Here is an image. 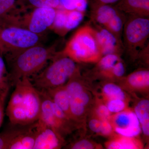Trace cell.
Wrapping results in <instances>:
<instances>
[{"label": "cell", "instance_id": "obj_1", "mask_svg": "<svg viewBox=\"0 0 149 149\" xmlns=\"http://www.w3.org/2000/svg\"><path fill=\"white\" fill-rule=\"evenodd\" d=\"M14 87L6 110L11 124L26 125L35 123L39 119L41 110L40 91L27 77L19 80Z\"/></svg>", "mask_w": 149, "mask_h": 149}, {"label": "cell", "instance_id": "obj_2", "mask_svg": "<svg viewBox=\"0 0 149 149\" xmlns=\"http://www.w3.org/2000/svg\"><path fill=\"white\" fill-rule=\"evenodd\" d=\"M55 46L38 45L16 52L3 54L5 58L11 85L24 77L30 78L40 72L55 56Z\"/></svg>", "mask_w": 149, "mask_h": 149}, {"label": "cell", "instance_id": "obj_3", "mask_svg": "<svg viewBox=\"0 0 149 149\" xmlns=\"http://www.w3.org/2000/svg\"><path fill=\"white\" fill-rule=\"evenodd\" d=\"M53 58V61L40 72L29 78L38 91H46L64 85L76 71L73 60L63 54Z\"/></svg>", "mask_w": 149, "mask_h": 149}, {"label": "cell", "instance_id": "obj_4", "mask_svg": "<svg viewBox=\"0 0 149 149\" xmlns=\"http://www.w3.org/2000/svg\"><path fill=\"white\" fill-rule=\"evenodd\" d=\"M63 54L74 61L96 62L102 55L95 29L86 25L78 29L67 44Z\"/></svg>", "mask_w": 149, "mask_h": 149}, {"label": "cell", "instance_id": "obj_5", "mask_svg": "<svg viewBox=\"0 0 149 149\" xmlns=\"http://www.w3.org/2000/svg\"><path fill=\"white\" fill-rule=\"evenodd\" d=\"M1 27L0 51L3 54L20 52L41 45V35L24 27L15 25Z\"/></svg>", "mask_w": 149, "mask_h": 149}, {"label": "cell", "instance_id": "obj_6", "mask_svg": "<svg viewBox=\"0 0 149 149\" xmlns=\"http://www.w3.org/2000/svg\"><path fill=\"white\" fill-rule=\"evenodd\" d=\"M125 21L123 26L124 48L132 54H138L146 48L149 37V17L134 15Z\"/></svg>", "mask_w": 149, "mask_h": 149}, {"label": "cell", "instance_id": "obj_7", "mask_svg": "<svg viewBox=\"0 0 149 149\" xmlns=\"http://www.w3.org/2000/svg\"><path fill=\"white\" fill-rule=\"evenodd\" d=\"M56 9L51 8H37L23 17L20 27L40 35L52 27Z\"/></svg>", "mask_w": 149, "mask_h": 149}, {"label": "cell", "instance_id": "obj_8", "mask_svg": "<svg viewBox=\"0 0 149 149\" xmlns=\"http://www.w3.org/2000/svg\"><path fill=\"white\" fill-rule=\"evenodd\" d=\"M69 80L65 88L69 97L70 116L71 117H79L84 113L90 97L81 84L73 79L72 76Z\"/></svg>", "mask_w": 149, "mask_h": 149}, {"label": "cell", "instance_id": "obj_9", "mask_svg": "<svg viewBox=\"0 0 149 149\" xmlns=\"http://www.w3.org/2000/svg\"><path fill=\"white\" fill-rule=\"evenodd\" d=\"M35 130L33 149H58L61 146L60 135L41 119L36 121Z\"/></svg>", "mask_w": 149, "mask_h": 149}, {"label": "cell", "instance_id": "obj_10", "mask_svg": "<svg viewBox=\"0 0 149 149\" xmlns=\"http://www.w3.org/2000/svg\"><path fill=\"white\" fill-rule=\"evenodd\" d=\"M115 131L124 137L133 138L139 135L141 128L135 112L121 111L118 113L114 118Z\"/></svg>", "mask_w": 149, "mask_h": 149}, {"label": "cell", "instance_id": "obj_11", "mask_svg": "<svg viewBox=\"0 0 149 149\" xmlns=\"http://www.w3.org/2000/svg\"><path fill=\"white\" fill-rule=\"evenodd\" d=\"M97 42L102 55L117 54L123 47L121 40L108 30L99 27L95 29Z\"/></svg>", "mask_w": 149, "mask_h": 149}, {"label": "cell", "instance_id": "obj_12", "mask_svg": "<svg viewBox=\"0 0 149 149\" xmlns=\"http://www.w3.org/2000/svg\"><path fill=\"white\" fill-rule=\"evenodd\" d=\"M35 129L36 122L30 125H20L8 149H33L36 136Z\"/></svg>", "mask_w": 149, "mask_h": 149}, {"label": "cell", "instance_id": "obj_13", "mask_svg": "<svg viewBox=\"0 0 149 149\" xmlns=\"http://www.w3.org/2000/svg\"><path fill=\"white\" fill-rule=\"evenodd\" d=\"M117 8L130 15L149 17V0H121Z\"/></svg>", "mask_w": 149, "mask_h": 149}, {"label": "cell", "instance_id": "obj_14", "mask_svg": "<svg viewBox=\"0 0 149 149\" xmlns=\"http://www.w3.org/2000/svg\"><path fill=\"white\" fill-rule=\"evenodd\" d=\"M24 0H0V23H8L14 20L13 13H19L21 10L17 7H24Z\"/></svg>", "mask_w": 149, "mask_h": 149}, {"label": "cell", "instance_id": "obj_15", "mask_svg": "<svg viewBox=\"0 0 149 149\" xmlns=\"http://www.w3.org/2000/svg\"><path fill=\"white\" fill-rule=\"evenodd\" d=\"M45 91L51 100L63 111L68 117H71L70 111L69 97L65 86H59Z\"/></svg>", "mask_w": 149, "mask_h": 149}, {"label": "cell", "instance_id": "obj_16", "mask_svg": "<svg viewBox=\"0 0 149 149\" xmlns=\"http://www.w3.org/2000/svg\"><path fill=\"white\" fill-rule=\"evenodd\" d=\"M119 13L116 9L111 6L101 4L95 10L94 18L99 24L107 28Z\"/></svg>", "mask_w": 149, "mask_h": 149}, {"label": "cell", "instance_id": "obj_17", "mask_svg": "<svg viewBox=\"0 0 149 149\" xmlns=\"http://www.w3.org/2000/svg\"><path fill=\"white\" fill-rule=\"evenodd\" d=\"M84 13L76 10L64 9L62 16L61 24L62 35L78 26L83 20Z\"/></svg>", "mask_w": 149, "mask_h": 149}, {"label": "cell", "instance_id": "obj_18", "mask_svg": "<svg viewBox=\"0 0 149 149\" xmlns=\"http://www.w3.org/2000/svg\"><path fill=\"white\" fill-rule=\"evenodd\" d=\"M135 113L141 124L142 129L146 136L149 135V101H140L135 108Z\"/></svg>", "mask_w": 149, "mask_h": 149}, {"label": "cell", "instance_id": "obj_19", "mask_svg": "<svg viewBox=\"0 0 149 149\" xmlns=\"http://www.w3.org/2000/svg\"><path fill=\"white\" fill-rule=\"evenodd\" d=\"M11 87L9 74L3 55L0 51V95L8 94Z\"/></svg>", "mask_w": 149, "mask_h": 149}, {"label": "cell", "instance_id": "obj_20", "mask_svg": "<svg viewBox=\"0 0 149 149\" xmlns=\"http://www.w3.org/2000/svg\"><path fill=\"white\" fill-rule=\"evenodd\" d=\"M128 82L135 88L148 87L149 85V71L141 70L133 72L128 77Z\"/></svg>", "mask_w": 149, "mask_h": 149}, {"label": "cell", "instance_id": "obj_21", "mask_svg": "<svg viewBox=\"0 0 149 149\" xmlns=\"http://www.w3.org/2000/svg\"><path fill=\"white\" fill-rule=\"evenodd\" d=\"M12 125V127L0 133V149H8L10 145L18 132L20 125Z\"/></svg>", "mask_w": 149, "mask_h": 149}, {"label": "cell", "instance_id": "obj_22", "mask_svg": "<svg viewBox=\"0 0 149 149\" xmlns=\"http://www.w3.org/2000/svg\"><path fill=\"white\" fill-rule=\"evenodd\" d=\"M103 91L104 95L110 100L118 99L124 100L125 98V94L121 88L112 83L105 85Z\"/></svg>", "mask_w": 149, "mask_h": 149}, {"label": "cell", "instance_id": "obj_23", "mask_svg": "<svg viewBox=\"0 0 149 149\" xmlns=\"http://www.w3.org/2000/svg\"><path fill=\"white\" fill-rule=\"evenodd\" d=\"M136 142L131 138L124 137L111 142L108 146L109 149H133L138 148Z\"/></svg>", "mask_w": 149, "mask_h": 149}, {"label": "cell", "instance_id": "obj_24", "mask_svg": "<svg viewBox=\"0 0 149 149\" xmlns=\"http://www.w3.org/2000/svg\"><path fill=\"white\" fill-rule=\"evenodd\" d=\"M100 60L99 65L101 68L105 70H110L119 59L117 54H109L104 56Z\"/></svg>", "mask_w": 149, "mask_h": 149}, {"label": "cell", "instance_id": "obj_25", "mask_svg": "<svg viewBox=\"0 0 149 149\" xmlns=\"http://www.w3.org/2000/svg\"><path fill=\"white\" fill-rule=\"evenodd\" d=\"M34 8H57L60 6V0H24Z\"/></svg>", "mask_w": 149, "mask_h": 149}, {"label": "cell", "instance_id": "obj_26", "mask_svg": "<svg viewBox=\"0 0 149 149\" xmlns=\"http://www.w3.org/2000/svg\"><path fill=\"white\" fill-rule=\"evenodd\" d=\"M110 112L118 113L122 111L125 107V104L123 100H110L107 105Z\"/></svg>", "mask_w": 149, "mask_h": 149}, {"label": "cell", "instance_id": "obj_27", "mask_svg": "<svg viewBox=\"0 0 149 149\" xmlns=\"http://www.w3.org/2000/svg\"><path fill=\"white\" fill-rule=\"evenodd\" d=\"M80 0H60V6L67 10H76Z\"/></svg>", "mask_w": 149, "mask_h": 149}, {"label": "cell", "instance_id": "obj_28", "mask_svg": "<svg viewBox=\"0 0 149 149\" xmlns=\"http://www.w3.org/2000/svg\"><path fill=\"white\" fill-rule=\"evenodd\" d=\"M72 149H92L94 148L93 144L87 140H83L73 144L71 147Z\"/></svg>", "mask_w": 149, "mask_h": 149}, {"label": "cell", "instance_id": "obj_29", "mask_svg": "<svg viewBox=\"0 0 149 149\" xmlns=\"http://www.w3.org/2000/svg\"><path fill=\"white\" fill-rule=\"evenodd\" d=\"M111 70L112 73L115 76L118 77H122L125 72L124 65L119 61L113 66Z\"/></svg>", "mask_w": 149, "mask_h": 149}, {"label": "cell", "instance_id": "obj_30", "mask_svg": "<svg viewBox=\"0 0 149 149\" xmlns=\"http://www.w3.org/2000/svg\"><path fill=\"white\" fill-rule=\"evenodd\" d=\"M97 114L102 120H107L109 117L110 112L107 106L102 105L97 110Z\"/></svg>", "mask_w": 149, "mask_h": 149}, {"label": "cell", "instance_id": "obj_31", "mask_svg": "<svg viewBox=\"0 0 149 149\" xmlns=\"http://www.w3.org/2000/svg\"><path fill=\"white\" fill-rule=\"evenodd\" d=\"M89 128L93 132L100 133L101 130L102 121L97 119H92L89 123Z\"/></svg>", "mask_w": 149, "mask_h": 149}, {"label": "cell", "instance_id": "obj_32", "mask_svg": "<svg viewBox=\"0 0 149 149\" xmlns=\"http://www.w3.org/2000/svg\"><path fill=\"white\" fill-rule=\"evenodd\" d=\"M8 94L0 95V127L1 126L4 117L5 102Z\"/></svg>", "mask_w": 149, "mask_h": 149}, {"label": "cell", "instance_id": "obj_33", "mask_svg": "<svg viewBox=\"0 0 149 149\" xmlns=\"http://www.w3.org/2000/svg\"><path fill=\"white\" fill-rule=\"evenodd\" d=\"M112 128L110 123L107 120H102V127L101 132L104 135H108L111 133Z\"/></svg>", "mask_w": 149, "mask_h": 149}, {"label": "cell", "instance_id": "obj_34", "mask_svg": "<svg viewBox=\"0 0 149 149\" xmlns=\"http://www.w3.org/2000/svg\"><path fill=\"white\" fill-rule=\"evenodd\" d=\"M100 3L103 4H108L116 2L119 0H98Z\"/></svg>", "mask_w": 149, "mask_h": 149}, {"label": "cell", "instance_id": "obj_35", "mask_svg": "<svg viewBox=\"0 0 149 149\" xmlns=\"http://www.w3.org/2000/svg\"><path fill=\"white\" fill-rule=\"evenodd\" d=\"M1 27H0V30H1Z\"/></svg>", "mask_w": 149, "mask_h": 149}]
</instances>
